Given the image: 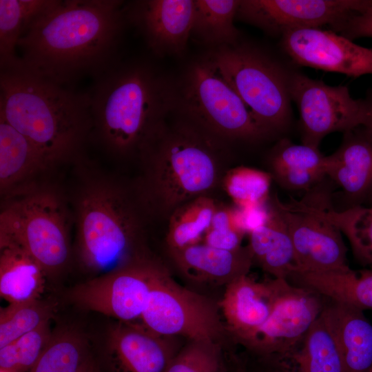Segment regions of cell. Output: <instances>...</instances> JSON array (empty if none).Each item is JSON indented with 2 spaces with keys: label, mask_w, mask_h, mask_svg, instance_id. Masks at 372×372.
Returning a JSON list of instances; mask_svg holds the SVG:
<instances>
[{
  "label": "cell",
  "mask_w": 372,
  "mask_h": 372,
  "mask_svg": "<svg viewBox=\"0 0 372 372\" xmlns=\"http://www.w3.org/2000/svg\"><path fill=\"white\" fill-rule=\"evenodd\" d=\"M124 7L118 0H53L18 41L21 65L64 86L96 78L114 63Z\"/></svg>",
  "instance_id": "1"
},
{
  "label": "cell",
  "mask_w": 372,
  "mask_h": 372,
  "mask_svg": "<svg viewBox=\"0 0 372 372\" xmlns=\"http://www.w3.org/2000/svg\"><path fill=\"white\" fill-rule=\"evenodd\" d=\"M0 115L51 168L80 157L92 138L90 93L76 92L19 65L0 70Z\"/></svg>",
  "instance_id": "2"
},
{
  "label": "cell",
  "mask_w": 372,
  "mask_h": 372,
  "mask_svg": "<svg viewBox=\"0 0 372 372\" xmlns=\"http://www.w3.org/2000/svg\"><path fill=\"white\" fill-rule=\"evenodd\" d=\"M225 143L180 118L163 121L138 156L143 172L134 189L146 213L169 218L181 205L207 195L221 178Z\"/></svg>",
  "instance_id": "3"
},
{
  "label": "cell",
  "mask_w": 372,
  "mask_h": 372,
  "mask_svg": "<svg viewBox=\"0 0 372 372\" xmlns=\"http://www.w3.org/2000/svg\"><path fill=\"white\" fill-rule=\"evenodd\" d=\"M95 79L92 138L114 156H138L172 111L174 85L145 63H114Z\"/></svg>",
  "instance_id": "4"
},
{
  "label": "cell",
  "mask_w": 372,
  "mask_h": 372,
  "mask_svg": "<svg viewBox=\"0 0 372 372\" xmlns=\"http://www.w3.org/2000/svg\"><path fill=\"white\" fill-rule=\"evenodd\" d=\"M76 252L86 269L101 274L121 267L143 251L144 215L134 188L105 176L87 178L74 200Z\"/></svg>",
  "instance_id": "5"
},
{
  "label": "cell",
  "mask_w": 372,
  "mask_h": 372,
  "mask_svg": "<svg viewBox=\"0 0 372 372\" xmlns=\"http://www.w3.org/2000/svg\"><path fill=\"white\" fill-rule=\"evenodd\" d=\"M174 111L178 118L224 143L268 137L207 54L192 62L174 85Z\"/></svg>",
  "instance_id": "6"
},
{
  "label": "cell",
  "mask_w": 372,
  "mask_h": 372,
  "mask_svg": "<svg viewBox=\"0 0 372 372\" xmlns=\"http://www.w3.org/2000/svg\"><path fill=\"white\" fill-rule=\"evenodd\" d=\"M70 218L59 193L36 183L3 199L0 234L17 241L52 277L70 261Z\"/></svg>",
  "instance_id": "7"
},
{
  "label": "cell",
  "mask_w": 372,
  "mask_h": 372,
  "mask_svg": "<svg viewBox=\"0 0 372 372\" xmlns=\"http://www.w3.org/2000/svg\"><path fill=\"white\" fill-rule=\"evenodd\" d=\"M207 55L267 136L287 130L291 118L290 72L256 48L246 44L218 47Z\"/></svg>",
  "instance_id": "8"
},
{
  "label": "cell",
  "mask_w": 372,
  "mask_h": 372,
  "mask_svg": "<svg viewBox=\"0 0 372 372\" xmlns=\"http://www.w3.org/2000/svg\"><path fill=\"white\" fill-rule=\"evenodd\" d=\"M166 270L144 255L74 286L68 298L81 309L132 322L141 318L154 284Z\"/></svg>",
  "instance_id": "9"
},
{
  "label": "cell",
  "mask_w": 372,
  "mask_h": 372,
  "mask_svg": "<svg viewBox=\"0 0 372 372\" xmlns=\"http://www.w3.org/2000/svg\"><path fill=\"white\" fill-rule=\"evenodd\" d=\"M149 330L163 336L217 342L223 331L217 307L180 286L167 269L154 284L141 318Z\"/></svg>",
  "instance_id": "10"
},
{
  "label": "cell",
  "mask_w": 372,
  "mask_h": 372,
  "mask_svg": "<svg viewBox=\"0 0 372 372\" xmlns=\"http://www.w3.org/2000/svg\"><path fill=\"white\" fill-rule=\"evenodd\" d=\"M289 92L300 111L304 145L318 149L328 134H344L362 123L364 101L353 99L347 86H331L302 74L290 72Z\"/></svg>",
  "instance_id": "11"
},
{
  "label": "cell",
  "mask_w": 372,
  "mask_h": 372,
  "mask_svg": "<svg viewBox=\"0 0 372 372\" xmlns=\"http://www.w3.org/2000/svg\"><path fill=\"white\" fill-rule=\"evenodd\" d=\"M318 293L280 279L271 313L245 344L256 353L278 362L302 342L327 303Z\"/></svg>",
  "instance_id": "12"
},
{
  "label": "cell",
  "mask_w": 372,
  "mask_h": 372,
  "mask_svg": "<svg viewBox=\"0 0 372 372\" xmlns=\"http://www.w3.org/2000/svg\"><path fill=\"white\" fill-rule=\"evenodd\" d=\"M371 6V0H242L236 17L272 34L326 25L335 32Z\"/></svg>",
  "instance_id": "13"
},
{
  "label": "cell",
  "mask_w": 372,
  "mask_h": 372,
  "mask_svg": "<svg viewBox=\"0 0 372 372\" xmlns=\"http://www.w3.org/2000/svg\"><path fill=\"white\" fill-rule=\"evenodd\" d=\"M270 201L288 230L296 269L329 271L350 268L347 248L337 227L309 211L300 200L291 199L283 203L275 195Z\"/></svg>",
  "instance_id": "14"
},
{
  "label": "cell",
  "mask_w": 372,
  "mask_h": 372,
  "mask_svg": "<svg viewBox=\"0 0 372 372\" xmlns=\"http://www.w3.org/2000/svg\"><path fill=\"white\" fill-rule=\"evenodd\" d=\"M281 36L282 49L298 65L354 78L372 74V49L332 30L300 28Z\"/></svg>",
  "instance_id": "15"
},
{
  "label": "cell",
  "mask_w": 372,
  "mask_h": 372,
  "mask_svg": "<svg viewBox=\"0 0 372 372\" xmlns=\"http://www.w3.org/2000/svg\"><path fill=\"white\" fill-rule=\"evenodd\" d=\"M171 338L143 324L118 321L108 330L98 363L105 372H166L178 351Z\"/></svg>",
  "instance_id": "16"
},
{
  "label": "cell",
  "mask_w": 372,
  "mask_h": 372,
  "mask_svg": "<svg viewBox=\"0 0 372 372\" xmlns=\"http://www.w3.org/2000/svg\"><path fill=\"white\" fill-rule=\"evenodd\" d=\"M194 10V0H143L127 4L124 14L156 55H179L191 37Z\"/></svg>",
  "instance_id": "17"
},
{
  "label": "cell",
  "mask_w": 372,
  "mask_h": 372,
  "mask_svg": "<svg viewBox=\"0 0 372 372\" xmlns=\"http://www.w3.org/2000/svg\"><path fill=\"white\" fill-rule=\"evenodd\" d=\"M325 174L342 189L347 202L345 209L371 201L372 142L360 127L344 133L340 147L326 156Z\"/></svg>",
  "instance_id": "18"
},
{
  "label": "cell",
  "mask_w": 372,
  "mask_h": 372,
  "mask_svg": "<svg viewBox=\"0 0 372 372\" xmlns=\"http://www.w3.org/2000/svg\"><path fill=\"white\" fill-rule=\"evenodd\" d=\"M280 280L257 282L246 275L226 285L219 307L229 329L243 344L268 319Z\"/></svg>",
  "instance_id": "19"
},
{
  "label": "cell",
  "mask_w": 372,
  "mask_h": 372,
  "mask_svg": "<svg viewBox=\"0 0 372 372\" xmlns=\"http://www.w3.org/2000/svg\"><path fill=\"white\" fill-rule=\"evenodd\" d=\"M169 252L179 271L199 282L227 285L247 275L254 263L247 246L224 250L201 242Z\"/></svg>",
  "instance_id": "20"
},
{
  "label": "cell",
  "mask_w": 372,
  "mask_h": 372,
  "mask_svg": "<svg viewBox=\"0 0 372 372\" xmlns=\"http://www.w3.org/2000/svg\"><path fill=\"white\" fill-rule=\"evenodd\" d=\"M37 147L0 115V191L5 199L36 183L50 169Z\"/></svg>",
  "instance_id": "21"
},
{
  "label": "cell",
  "mask_w": 372,
  "mask_h": 372,
  "mask_svg": "<svg viewBox=\"0 0 372 372\" xmlns=\"http://www.w3.org/2000/svg\"><path fill=\"white\" fill-rule=\"evenodd\" d=\"M47 275L17 241L0 234V295L9 304L41 298Z\"/></svg>",
  "instance_id": "22"
},
{
  "label": "cell",
  "mask_w": 372,
  "mask_h": 372,
  "mask_svg": "<svg viewBox=\"0 0 372 372\" xmlns=\"http://www.w3.org/2000/svg\"><path fill=\"white\" fill-rule=\"evenodd\" d=\"M324 311L341 351L347 372H369L372 366V324L364 311L330 300Z\"/></svg>",
  "instance_id": "23"
},
{
  "label": "cell",
  "mask_w": 372,
  "mask_h": 372,
  "mask_svg": "<svg viewBox=\"0 0 372 372\" xmlns=\"http://www.w3.org/2000/svg\"><path fill=\"white\" fill-rule=\"evenodd\" d=\"M326 156L319 149L278 141L269 153L268 165L273 179L290 190L310 191L326 178Z\"/></svg>",
  "instance_id": "24"
},
{
  "label": "cell",
  "mask_w": 372,
  "mask_h": 372,
  "mask_svg": "<svg viewBox=\"0 0 372 372\" xmlns=\"http://www.w3.org/2000/svg\"><path fill=\"white\" fill-rule=\"evenodd\" d=\"M293 285L309 289L330 300L372 310V269L355 271H311L296 269L287 278Z\"/></svg>",
  "instance_id": "25"
},
{
  "label": "cell",
  "mask_w": 372,
  "mask_h": 372,
  "mask_svg": "<svg viewBox=\"0 0 372 372\" xmlns=\"http://www.w3.org/2000/svg\"><path fill=\"white\" fill-rule=\"evenodd\" d=\"M269 203L270 216L264 225L248 234L247 247L253 262L274 278L287 280L298 268L293 247L282 217L270 199Z\"/></svg>",
  "instance_id": "26"
},
{
  "label": "cell",
  "mask_w": 372,
  "mask_h": 372,
  "mask_svg": "<svg viewBox=\"0 0 372 372\" xmlns=\"http://www.w3.org/2000/svg\"><path fill=\"white\" fill-rule=\"evenodd\" d=\"M275 364L290 372H347L341 351L324 309L300 344Z\"/></svg>",
  "instance_id": "27"
},
{
  "label": "cell",
  "mask_w": 372,
  "mask_h": 372,
  "mask_svg": "<svg viewBox=\"0 0 372 372\" xmlns=\"http://www.w3.org/2000/svg\"><path fill=\"white\" fill-rule=\"evenodd\" d=\"M302 202L309 211L331 223L347 238L359 262L372 265V206L336 209L322 192L313 194Z\"/></svg>",
  "instance_id": "28"
},
{
  "label": "cell",
  "mask_w": 372,
  "mask_h": 372,
  "mask_svg": "<svg viewBox=\"0 0 372 372\" xmlns=\"http://www.w3.org/2000/svg\"><path fill=\"white\" fill-rule=\"evenodd\" d=\"M191 36L216 48L238 43L240 32L234 24L239 0H194Z\"/></svg>",
  "instance_id": "29"
},
{
  "label": "cell",
  "mask_w": 372,
  "mask_h": 372,
  "mask_svg": "<svg viewBox=\"0 0 372 372\" xmlns=\"http://www.w3.org/2000/svg\"><path fill=\"white\" fill-rule=\"evenodd\" d=\"M217 207L213 198L203 195L176 208L168 218V249H180L201 242L211 226Z\"/></svg>",
  "instance_id": "30"
},
{
  "label": "cell",
  "mask_w": 372,
  "mask_h": 372,
  "mask_svg": "<svg viewBox=\"0 0 372 372\" xmlns=\"http://www.w3.org/2000/svg\"><path fill=\"white\" fill-rule=\"evenodd\" d=\"M53 0H0V70L20 64L17 43L31 21Z\"/></svg>",
  "instance_id": "31"
},
{
  "label": "cell",
  "mask_w": 372,
  "mask_h": 372,
  "mask_svg": "<svg viewBox=\"0 0 372 372\" xmlns=\"http://www.w3.org/2000/svg\"><path fill=\"white\" fill-rule=\"evenodd\" d=\"M91 355L85 337L65 327L52 331L40 356L28 372H79Z\"/></svg>",
  "instance_id": "32"
},
{
  "label": "cell",
  "mask_w": 372,
  "mask_h": 372,
  "mask_svg": "<svg viewBox=\"0 0 372 372\" xmlns=\"http://www.w3.org/2000/svg\"><path fill=\"white\" fill-rule=\"evenodd\" d=\"M222 185L236 207L247 208L268 203L273 177L265 171L245 166L227 170Z\"/></svg>",
  "instance_id": "33"
},
{
  "label": "cell",
  "mask_w": 372,
  "mask_h": 372,
  "mask_svg": "<svg viewBox=\"0 0 372 372\" xmlns=\"http://www.w3.org/2000/svg\"><path fill=\"white\" fill-rule=\"evenodd\" d=\"M52 303L41 299L9 304L0 311V348L50 320Z\"/></svg>",
  "instance_id": "34"
},
{
  "label": "cell",
  "mask_w": 372,
  "mask_h": 372,
  "mask_svg": "<svg viewBox=\"0 0 372 372\" xmlns=\"http://www.w3.org/2000/svg\"><path fill=\"white\" fill-rule=\"evenodd\" d=\"M50 320L0 348L1 372H28L49 342Z\"/></svg>",
  "instance_id": "35"
},
{
  "label": "cell",
  "mask_w": 372,
  "mask_h": 372,
  "mask_svg": "<svg viewBox=\"0 0 372 372\" xmlns=\"http://www.w3.org/2000/svg\"><path fill=\"white\" fill-rule=\"evenodd\" d=\"M220 368L217 342L191 341L176 353L166 372H220Z\"/></svg>",
  "instance_id": "36"
},
{
  "label": "cell",
  "mask_w": 372,
  "mask_h": 372,
  "mask_svg": "<svg viewBox=\"0 0 372 372\" xmlns=\"http://www.w3.org/2000/svg\"><path fill=\"white\" fill-rule=\"evenodd\" d=\"M245 235L235 228L209 227L202 242L217 249L236 250L242 247L241 244Z\"/></svg>",
  "instance_id": "37"
},
{
  "label": "cell",
  "mask_w": 372,
  "mask_h": 372,
  "mask_svg": "<svg viewBox=\"0 0 372 372\" xmlns=\"http://www.w3.org/2000/svg\"><path fill=\"white\" fill-rule=\"evenodd\" d=\"M338 32L351 41L361 37L372 38V6L349 18Z\"/></svg>",
  "instance_id": "38"
},
{
  "label": "cell",
  "mask_w": 372,
  "mask_h": 372,
  "mask_svg": "<svg viewBox=\"0 0 372 372\" xmlns=\"http://www.w3.org/2000/svg\"><path fill=\"white\" fill-rule=\"evenodd\" d=\"M364 101V113L360 129L364 135L372 142V91L368 94Z\"/></svg>",
  "instance_id": "39"
},
{
  "label": "cell",
  "mask_w": 372,
  "mask_h": 372,
  "mask_svg": "<svg viewBox=\"0 0 372 372\" xmlns=\"http://www.w3.org/2000/svg\"><path fill=\"white\" fill-rule=\"evenodd\" d=\"M79 372H101L98 361L92 355L87 359Z\"/></svg>",
  "instance_id": "40"
},
{
  "label": "cell",
  "mask_w": 372,
  "mask_h": 372,
  "mask_svg": "<svg viewBox=\"0 0 372 372\" xmlns=\"http://www.w3.org/2000/svg\"><path fill=\"white\" fill-rule=\"evenodd\" d=\"M276 367H277V369L275 370V371H273V372H290L289 371L282 368V367H280L279 366H277L276 365Z\"/></svg>",
  "instance_id": "41"
},
{
  "label": "cell",
  "mask_w": 372,
  "mask_h": 372,
  "mask_svg": "<svg viewBox=\"0 0 372 372\" xmlns=\"http://www.w3.org/2000/svg\"><path fill=\"white\" fill-rule=\"evenodd\" d=\"M366 206H372V199Z\"/></svg>",
  "instance_id": "42"
},
{
  "label": "cell",
  "mask_w": 372,
  "mask_h": 372,
  "mask_svg": "<svg viewBox=\"0 0 372 372\" xmlns=\"http://www.w3.org/2000/svg\"><path fill=\"white\" fill-rule=\"evenodd\" d=\"M369 372H372V366Z\"/></svg>",
  "instance_id": "43"
}]
</instances>
